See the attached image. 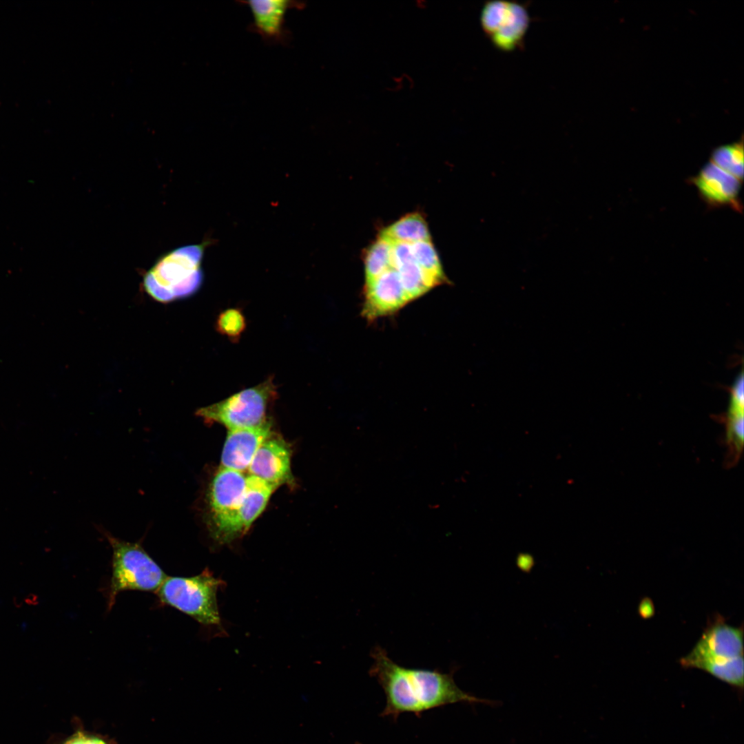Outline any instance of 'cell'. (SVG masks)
Masks as SVG:
<instances>
[{
    "label": "cell",
    "instance_id": "obj_2",
    "mask_svg": "<svg viewBox=\"0 0 744 744\" xmlns=\"http://www.w3.org/2000/svg\"><path fill=\"white\" fill-rule=\"evenodd\" d=\"M202 256L199 245L179 247L163 255L145 275V290L165 303L192 295L203 280Z\"/></svg>",
    "mask_w": 744,
    "mask_h": 744
},
{
    "label": "cell",
    "instance_id": "obj_3",
    "mask_svg": "<svg viewBox=\"0 0 744 744\" xmlns=\"http://www.w3.org/2000/svg\"><path fill=\"white\" fill-rule=\"evenodd\" d=\"M105 537L112 548V573L108 608L125 590L157 591L167 576L138 544L122 540L110 533Z\"/></svg>",
    "mask_w": 744,
    "mask_h": 744
},
{
    "label": "cell",
    "instance_id": "obj_13",
    "mask_svg": "<svg viewBox=\"0 0 744 744\" xmlns=\"http://www.w3.org/2000/svg\"><path fill=\"white\" fill-rule=\"evenodd\" d=\"M272 435L269 420L253 427L228 431L221 455V467L243 472L261 444Z\"/></svg>",
    "mask_w": 744,
    "mask_h": 744
},
{
    "label": "cell",
    "instance_id": "obj_23",
    "mask_svg": "<svg viewBox=\"0 0 744 744\" xmlns=\"http://www.w3.org/2000/svg\"><path fill=\"white\" fill-rule=\"evenodd\" d=\"M63 744H107L103 740L86 735L82 733H79L73 736L72 738L67 741Z\"/></svg>",
    "mask_w": 744,
    "mask_h": 744
},
{
    "label": "cell",
    "instance_id": "obj_12",
    "mask_svg": "<svg viewBox=\"0 0 744 744\" xmlns=\"http://www.w3.org/2000/svg\"><path fill=\"white\" fill-rule=\"evenodd\" d=\"M250 9L252 15L251 28L263 39L272 43H286L289 33L285 25L288 10L302 9V2L290 0H259L241 1Z\"/></svg>",
    "mask_w": 744,
    "mask_h": 744
},
{
    "label": "cell",
    "instance_id": "obj_15",
    "mask_svg": "<svg viewBox=\"0 0 744 744\" xmlns=\"http://www.w3.org/2000/svg\"><path fill=\"white\" fill-rule=\"evenodd\" d=\"M391 242L409 244L430 240V234L424 218L418 212L409 214L386 227L382 232Z\"/></svg>",
    "mask_w": 744,
    "mask_h": 744
},
{
    "label": "cell",
    "instance_id": "obj_17",
    "mask_svg": "<svg viewBox=\"0 0 744 744\" xmlns=\"http://www.w3.org/2000/svg\"><path fill=\"white\" fill-rule=\"evenodd\" d=\"M690 668L705 671L736 689L742 690L743 688V656L723 661H698Z\"/></svg>",
    "mask_w": 744,
    "mask_h": 744
},
{
    "label": "cell",
    "instance_id": "obj_24",
    "mask_svg": "<svg viewBox=\"0 0 744 744\" xmlns=\"http://www.w3.org/2000/svg\"><path fill=\"white\" fill-rule=\"evenodd\" d=\"M638 612L639 616L643 619H650L654 614V606L652 601L648 597H644L641 600Z\"/></svg>",
    "mask_w": 744,
    "mask_h": 744
},
{
    "label": "cell",
    "instance_id": "obj_7",
    "mask_svg": "<svg viewBox=\"0 0 744 744\" xmlns=\"http://www.w3.org/2000/svg\"><path fill=\"white\" fill-rule=\"evenodd\" d=\"M530 17L526 7L516 1H486L480 13V24L495 47L510 52L523 44L529 26Z\"/></svg>",
    "mask_w": 744,
    "mask_h": 744
},
{
    "label": "cell",
    "instance_id": "obj_16",
    "mask_svg": "<svg viewBox=\"0 0 744 744\" xmlns=\"http://www.w3.org/2000/svg\"><path fill=\"white\" fill-rule=\"evenodd\" d=\"M392 245L393 242L380 234L370 245L364 257V285L372 282L392 268Z\"/></svg>",
    "mask_w": 744,
    "mask_h": 744
},
{
    "label": "cell",
    "instance_id": "obj_20",
    "mask_svg": "<svg viewBox=\"0 0 744 744\" xmlns=\"http://www.w3.org/2000/svg\"><path fill=\"white\" fill-rule=\"evenodd\" d=\"M744 402L730 398L727 417L726 438L732 461L742 453L744 440Z\"/></svg>",
    "mask_w": 744,
    "mask_h": 744
},
{
    "label": "cell",
    "instance_id": "obj_8",
    "mask_svg": "<svg viewBox=\"0 0 744 744\" xmlns=\"http://www.w3.org/2000/svg\"><path fill=\"white\" fill-rule=\"evenodd\" d=\"M743 656V628L734 627L716 614L707 622L692 650L679 663L690 668L697 661H723Z\"/></svg>",
    "mask_w": 744,
    "mask_h": 744
},
{
    "label": "cell",
    "instance_id": "obj_19",
    "mask_svg": "<svg viewBox=\"0 0 744 744\" xmlns=\"http://www.w3.org/2000/svg\"><path fill=\"white\" fill-rule=\"evenodd\" d=\"M394 269L398 273L410 302L420 298L435 287L413 258L401 263Z\"/></svg>",
    "mask_w": 744,
    "mask_h": 744
},
{
    "label": "cell",
    "instance_id": "obj_21",
    "mask_svg": "<svg viewBox=\"0 0 744 744\" xmlns=\"http://www.w3.org/2000/svg\"><path fill=\"white\" fill-rule=\"evenodd\" d=\"M711 162L741 180L743 178V149L742 143H733L716 148Z\"/></svg>",
    "mask_w": 744,
    "mask_h": 744
},
{
    "label": "cell",
    "instance_id": "obj_1",
    "mask_svg": "<svg viewBox=\"0 0 744 744\" xmlns=\"http://www.w3.org/2000/svg\"><path fill=\"white\" fill-rule=\"evenodd\" d=\"M371 657L373 661L369 673L377 679L386 695L382 716L395 717L403 712L419 714L459 702L490 706L501 704L500 701L477 698L462 690L455 683L452 673L401 666L380 647L373 650Z\"/></svg>",
    "mask_w": 744,
    "mask_h": 744
},
{
    "label": "cell",
    "instance_id": "obj_25",
    "mask_svg": "<svg viewBox=\"0 0 744 744\" xmlns=\"http://www.w3.org/2000/svg\"><path fill=\"white\" fill-rule=\"evenodd\" d=\"M358 744H360V743H358Z\"/></svg>",
    "mask_w": 744,
    "mask_h": 744
},
{
    "label": "cell",
    "instance_id": "obj_9",
    "mask_svg": "<svg viewBox=\"0 0 744 744\" xmlns=\"http://www.w3.org/2000/svg\"><path fill=\"white\" fill-rule=\"evenodd\" d=\"M742 181L711 161L690 179L707 205L729 207L738 211L742 209L739 200Z\"/></svg>",
    "mask_w": 744,
    "mask_h": 744
},
{
    "label": "cell",
    "instance_id": "obj_18",
    "mask_svg": "<svg viewBox=\"0 0 744 744\" xmlns=\"http://www.w3.org/2000/svg\"><path fill=\"white\" fill-rule=\"evenodd\" d=\"M411 249L415 261L435 287L448 282L431 240L412 243Z\"/></svg>",
    "mask_w": 744,
    "mask_h": 744
},
{
    "label": "cell",
    "instance_id": "obj_6",
    "mask_svg": "<svg viewBox=\"0 0 744 744\" xmlns=\"http://www.w3.org/2000/svg\"><path fill=\"white\" fill-rule=\"evenodd\" d=\"M277 394L271 378L260 384L240 391L228 398L199 409L196 414L208 422H216L228 431L260 425Z\"/></svg>",
    "mask_w": 744,
    "mask_h": 744
},
{
    "label": "cell",
    "instance_id": "obj_4",
    "mask_svg": "<svg viewBox=\"0 0 744 744\" xmlns=\"http://www.w3.org/2000/svg\"><path fill=\"white\" fill-rule=\"evenodd\" d=\"M222 581L206 568L194 577H167L158 589L160 601L207 626H220L216 592Z\"/></svg>",
    "mask_w": 744,
    "mask_h": 744
},
{
    "label": "cell",
    "instance_id": "obj_22",
    "mask_svg": "<svg viewBox=\"0 0 744 744\" xmlns=\"http://www.w3.org/2000/svg\"><path fill=\"white\" fill-rule=\"evenodd\" d=\"M216 327L222 335L237 340L246 327L245 318L240 309H228L220 313Z\"/></svg>",
    "mask_w": 744,
    "mask_h": 744
},
{
    "label": "cell",
    "instance_id": "obj_11",
    "mask_svg": "<svg viewBox=\"0 0 744 744\" xmlns=\"http://www.w3.org/2000/svg\"><path fill=\"white\" fill-rule=\"evenodd\" d=\"M291 455L290 447L285 440L271 436L255 453L247 469L249 475L277 488L283 484L293 485Z\"/></svg>",
    "mask_w": 744,
    "mask_h": 744
},
{
    "label": "cell",
    "instance_id": "obj_10",
    "mask_svg": "<svg viewBox=\"0 0 744 744\" xmlns=\"http://www.w3.org/2000/svg\"><path fill=\"white\" fill-rule=\"evenodd\" d=\"M409 302L398 273L392 267L364 285L362 314L366 319L373 320L397 312Z\"/></svg>",
    "mask_w": 744,
    "mask_h": 744
},
{
    "label": "cell",
    "instance_id": "obj_14",
    "mask_svg": "<svg viewBox=\"0 0 744 744\" xmlns=\"http://www.w3.org/2000/svg\"><path fill=\"white\" fill-rule=\"evenodd\" d=\"M278 488L255 476L247 477L246 487L239 511L241 530L245 533L265 508Z\"/></svg>",
    "mask_w": 744,
    "mask_h": 744
},
{
    "label": "cell",
    "instance_id": "obj_5",
    "mask_svg": "<svg viewBox=\"0 0 744 744\" xmlns=\"http://www.w3.org/2000/svg\"><path fill=\"white\" fill-rule=\"evenodd\" d=\"M246 480L242 472L221 467L210 484L207 495L209 528L219 543H229L243 535L239 511Z\"/></svg>",
    "mask_w": 744,
    "mask_h": 744
}]
</instances>
